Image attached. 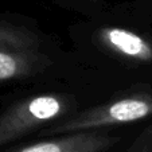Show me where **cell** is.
<instances>
[{"instance_id":"cell-7","label":"cell","mask_w":152,"mask_h":152,"mask_svg":"<svg viewBox=\"0 0 152 152\" xmlns=\"http://www.w3.org/2000/svg\"><path fill=\"white\" fill-rule=\"evenodd\" d=\"M75 4H81V6H100L102 3V0H67Z\"/></svg>"},{"instance_id":"cell-3","label":"cell","mask_w":152,"mask_h":152,"mask_svg":"<svg viewBox=\"0 0 152 152\" xmlns=\"http://www.w3.org/2000/svg\"><path fill=\"white\" fill-rule=\"evenodd\" d=\"M51 63L32 30L0 16V82L37 77Z\"/></svg>"},{"instance_id":"cell-6","label":"cell","mask_w":152,"mask_h":152,"mask_svg":"<svg viewBox=\"0 0 152 152\" xmlns=\"http://www.w3.org/2000/svg\"><path fill=\"white\" fill-rule=\"evenodd\" d=\"M133 145L139 152H152V125L136 139Z\"/></svg>"},{"instance_id":"cell-5","label":"cell","mask_w":152,"mask_h":152,"mask_svg":"<svg viewBox=\"0 0 152 152\" xmlns=\"http://www.w3.org/2000/svg\"><path fill=\"white\" fill-rule=\"evenodd\" d=\"M96 32L100 45L115 54L136 62H152V43L143 35L117 26L101 27Z\"/></svg>"},{"instance_id":"cell-1","label":"cell","mask_w":152,"mask_h":152,"mask_svg":"<svg viewBox=\"0 0 152 152\" xmlns=\"http://www.w3.org/2000/svg\"><path fill=\"white\" fill-rule=\"evenodd\" d=\"M75 100L62 93H40L18 100L0 112V147L70 116Z\"/></svg>"},{"instance_id":"cell-4","label":"cell","mask_w":152,"mask_h":152,"mask_svg":"<svg viewBox=\"0 0 152 152\" xmlns=\"http://www.w3.org/2000/svg\"><path fill=\"white\" fill-rule=\"evenodd\" d=\"M118 141L116 136L98 132H81L55 136L8 152H105Z\"/></svg>"},{"instance_id":"cell-2","label":"cell","mask_w":152,"mask_h":152,"mask_svg":"<svg viewBox=\"0 0 152 152\" xmlns=\"http://www.w3.org/2000/svg\"><path fill=\"white\" fill-rule=\"evenodd\" d=\"M148 117H152V93H136L70 115L42 129V135L62 136L97 132L108 126L136 123Z\"/></svg>"}]
</instances>
